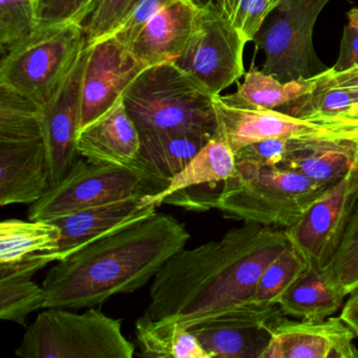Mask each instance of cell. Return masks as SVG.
<instances>
[{
    "instance_id": "obj_1",
    "label": "cell",
    "mask_w": 358,
    "mask_h": 358,
    "mask_svg": "<svg viewBox=\"0 0 358 358\" xmlns=\"http://www.w3.org/2000/svg\"><path fill=\"white\" fill-rule=\"evenodd\" d=\"M289 245L284 228L245 223L183 248L152 278L144 313L189 329L250 305L262 274Z\"/></svg>"
},
{
    "instance_id": "obj_2",
    "label": "cell",
    "mask_w": 358,
    "mask_h": 358,
    "mask_svg": "<svg viewBox=\"0 0 358 358\" xmlns=\"http://www.w3.org/2000/svg\"><path fill=\"white\" fill-rule=\"evenodd\" d=\"M189 238L181 222L157 211L119 228L49 270L43 282L45 309H87L115 295L136 292L185 248Z\"/></svg>"
},
{
    "instance_id": "obj_3",
    "label": "cell",
    "mask_w": 358,
    "mask_h": 358,
    "mask_svg": "<svg viewBox=\"0 0 358 358\" xmlns=\"http://www.w3.org/2000/svg\"><path fill=\"white\" fill-rule=\"evenodd\" d=\"M173 62L146 68L122 96L131 118L144 133H183L213 138V98Z\"/></svg>"
},
{
    "instance_id": "obj_4",
    "label": "cell",
    "mask_w": 358,
    "mask_h": 358,
    "mask_svg": "<svg viewBox=\"0 0 358 358\" xmlns=\"http://www.w3.org/2000/svg\"><path fill=\"white\" fill-rule=\"evenodd\" d=\"M329 188L284 167L236 161V173L222 184L215 208L245 223L285 229Z\"/></svg>"
},
{
    "instance_id": "obj_5",
    "label": "cell",
    "mask_w": 358,
    "mask_h": 358,
    "mask_svg": "<svg viewBox=\"0 0 358 358\" xmlns=\"http://www.w3.org/2000/svg\"><path fill=\"white\" fill-rule=\"evenodd\" d=\"M16 355L22 358H131L135 345L122 332V320L96 307L76 313L45 308L27 329Z\"/></svg>"
},
{
    "instance_id": "obj_6",
    "label": "cell",
    "mask_w": 358,
    "mask_h": 358,
    "mask_svg": "<svg viewBox=\"0 0 358 358\" xmlns=\"http://www.w3.org/2000/svg\"><path fill=\"white\" fill-rule=\"evenodd\" d=\"M87 45L83 24H54L7 52L0 64V87L43 106L70 72Z\"/></svg>"
},
{
    "instance_id": "obj_7",
    "label": "cell",
    "mask_w": 358,
    "mask_h": 358,
    "mask_svg": "<svg viewBox=\"0 0 358 358\" xmlns=\"http://www.w3.org/2000/svg\"><path fill=\"white\" fill-rule=\"evenodd\" d=\"M163 188L138 167L80 158L68 175L29 208V220L51 221L70 213L134 196H154Z\"/></svg>"
},
{
    "instance_id": "obj_8",
    "label": "cell",
    "mask_w": 358,
    "mask_h": 358,
    "mask_svg": "<svg viewBox=\"0 0 358 358\" xmlns=\"http://www.w3.org/2000/svg\"><path fill=\"white\" fill-rule=\"evenodd\" d=\"M332 0H282L266 18L253 43L265 54L262 71L282 83L309 79L327 70L316 55L313 29Z\"/></svg>"
},
{
    "instance_id": "obj_9",
    "label": "cell",
    "mask_w": 358,
    "mask_h": 358,
    "mask_svg": "<svg viewBox=\"0 0 358 358\" xmlns=\"http://www.w3.org/2000/svg\"><path fill=\"white\" fill-rule=\"evenodd\" d=\"M246 39L215 5L200 8L194 34L173 62L210 95L219 96L243 75Z\"/></svg>"
},
{
    "instance_id": "obj_10",
    "label": "cell",
    "mask_w": 358,
    "mask_h": 358,
    "mask_svg": "<svg viewBox=\"0 0 358 358\" xmlns=\"http://www.w3.org/2000/svg\"><path fill=\"white\" fill-rule=\"evenodd\" d=\"M358 202V163L331 186L294 224L285 228L308 267L322 271L336 250Z\"/></svg>"
},
{
    "instance_id": "obj_11",
    "label": "cell",
    "mask_w": 358,
    "mask_h": 358,
    "mask_svg": "<svg viewBox=\"0 0 358 358\" xmlns=\"http://www.w3.org/2000/svg\"><path fill=\"white\" fill-rule=\"evenodd\" d=\"M217 131L234 152L248 144L274 138L285 139L353 140L358 141L357 127L324 124L296 118L280 110H253L232 108L213 98Z\"/></svg>"
},
{
    "instance_id": "obj_12",
    "label": "cell",
    "mask_w": 358,
    "mask_h": 358,
    "mask_svg": "<svg viewBox=\"0 0 358 358\" xmlns=\"http://www.w3.org/2000/svg\"><path fill=\"white\" fill-rule=\"evenodd\" d=\"M89 48L85 45L47 103L43 104V129L50 184L59 183L81 158L77 148L80 129L83 80Z\"/></svg>"
},
{
    "instance_id": "obj_13",
    "label": "cell",
    "mask_w": 358,
    "mask_h": 358,
    "mask_svg": "<svg viewBox=\"0 0 358 358\" xmlns=\"http://www.w3.org/2000/svg\"><path fill=\"white\" fill-rule=\"evenodd\" d=\"M87 45L80 129L114 108L129 85L148 68L115 37H103Z\"/></svg>"
},
{
    "instance_id": "obj_14",
    "label": "cell",
    "mask_w": 358,
    "mask_h": 358,
    "mask_svg": "<svg viewBox=\"0 0 358 358\" xmlns=\"http://www.w3.org/2000/svg\"><path fill=\"white\" fill-rule=\"evenodd\" d=\"M282 315L278 305L250 303L189 330L210 358H262Z\"/></svg>"
},
{
    "instance_id": "obj_15",
    "label": "cell",
    "mask_w": 358,
    "mask_h": 358,
    "mask_svg": "<svg viewBox=\"0 0 358 358\" xmlns=\"http://www.w3.org/2000/svg\"><path fill=\"white\" fill-rule=\"evenodd\" d=\"M356 335L341 317L280 318L262 358H357Z\"/></svg>"
},
{
    "instance_id": "obj_16",
    "label": "cell",
    "mask_w": 358,
    "mask_h": 358,
    "mask_svg": "<svg viewBox=\"0 0 358 358\" xmlns=\"http://www.w3.org/2000/svg\"><path fill=\"white\" fill-rule=\"evenodd\" d=\"M156 207L148 196H134L51 220L60 228L62 238L59 248L45 259V264L62 261L106 234L150 217Z\"/></svg>"
},
{
    "instance_id": "obj_17",
    "label": "cell",
    "mask_w": 358,
    "mask_h": 358,
    "mask_svg": "<svg viewBox=\"0 0 358 358\" xmlns=\"http://www.w3.org/2000/svg\"><path fill=\"white\" fill-rule=\"evenodd\" d=\"M50 186L45 138L0 142V206L33 204Z\"/></svg>"
},
{
    "instance_id": "obj_18",
    "label": "cell",
    "mask_w": 358,
    "mask_h": 358,
    "mask_svg": "<svg viewBox=\"0 0 358 358\" xmlns=\"http://www.w3.org/2000/svg\"><path fill=\"white\" fill-rule=\"evenodd\" d=\"M200 8L173 0L152 17L127 47L146 66L173 62L189 43Z\"/></svg>"
},
{
    "instance_id": "obj_19",
    "label": "cell",
    "mask_w": 358,
    "mask_h": 358,
    "mask_svg": "<svg viewBox=\"0 0 358 358\" xmlns=\"http://www.w3.org/2000/svg\"><path fill=\"white\" fill-rule=\"evenodd\" d=\"M140 133L121 99L97 120L80 129L77 148L92 162L131 166L140 150Z\"/></svg>"
},
{
    "instance_id": "obj_20",
    "label": "cell",
    "mask_w": 358,
    "mask_h": 358,
    "mask_svg": "<svg viewBox=\"0 0 358 358\" xmlns=\"http://www.w3.org/2000/svg\"><path fill=\"white\" fill-rule=\"evenodd\" d=\"M358 163V141L291 139L280 167L301 173L318 185L331 187Z\"/></svg>"
},
{
    "instance_id": "obj_21",
    "label": "cell",
    "mask_w": 358,
    "mask_h": 358,
    "mask_svg": "<svg viewBox=\"0 0 358 358\" xmlns=\"http://www.w3.org/2000/svg\"><path fill=\"white\" fill-rule=\"evenodd\" d=\"M210 139L194 134H140L139 155L131 165L143 171L164 190Z\"/></svg>"
},
{
    "instance_id": "obj_22",
    "label": "cell",
    "mask_w": 358,
    "mask_h": 358,
    "mask_svg": "<svg viewBox=\"0 0 358 358\" xmlns=\"http://www.w3.org/2000/svg\"><path fill=\"white\" fill-rule=\"evenodd\" d=\"M314 85V78L296 79L282 83L275 77L257 70L255 66L245 75L236 92L219 95L226 106L243 110H280L307 95Z\"/></svg>"
},
{
    "instance_id": "obj_23",
    "label": "cell",
    "mask_w": 358,
    "mask_h": 358,
    "mask_svg": "<svg viewBox=\"0 0 358 358\" xmlns=\"http://www.w3.org/2000/svg\"><path fill=\"white\" fill-rule=\"evenodd\" d=\"M236 169V152L223 140L211 138L192 160L169 181L163 192L148 196V201L159 206L173 192L192 187H205L223 184Z\"/></svg>"
},
{
    "instance_id": "obj_24",
    "label": "cell",
    "mask_w": 358,
    "mask_h": 358,
    "mask_svg": "<svg viewBox=\"0 0 358 358\" xmlns=\"http://www.w3.org/2000/svg\"><path fill=\"white\" fill-rule=\"evenodd\" d=\"M62 231L49 221L8 219L0 223V265L17 264L36 257L45 259L60 246Z\"/></svg>"
},
{
    "instance_id": "obj_25",
    "label": "cell",
    "mask_w": 358,
    "mask_h": 358,
    "mask_svg": "<svg viewBox=\"0 0 358 358\" xmlns=\"http://www.w3.org/2000/svg\"><path fill=\"white\" fill-rule=\"evenodd\" d=\"M135 327L142 357L210 358L196 335L178 322L152 320L143 313Z\"/></svg>"
},
{
    "instance_id": "obj_26",
    "label": "cell",
    "mask_w": 358,
    "mask_h": 358,
    "mask_svg": "<svg viewBox=\"0 0 358 358\" xmlns=\"http://www.w3.org/2000/svg\"><path fill=\"white\" fill-rule=\"evenodd\" d=\"M343 299L329 286L322 271L307 266L278 306L285 315L320 320L336 313L343 308Z\"/></svg>"
},
{
    "instance_id": "obj_27",
    "label": "cell",
    "mask_w": 358,
    "mask_h": 358,
    "mask_svg": "<svg viewBox=\"0 0 358 358\" xmlns=\"http://www.w3.org/2000/svg\"><path fill=\"white\" fill-rule=\"evenodd\" d=\"M36 272L24 263L0 265V318L26 326L32 312L45 308L47 293L33 282Z\"/></svg>"
},
{
    "instance_id": "obj_28",
    "label": "cell",
    "mask_w": 358,
    "mask_h": 358,
    "mask_svg": "<svg viewBox=\"0 0 358 358\" xmlns=\"http://www.w3.org/2000/svg\"><path fill=\"white\" fill-rule=\"evenodd\" d=\"M313 78L311 91L280 112L314 121L336 116L353 106L351 94L337 80L334 68H328Z\"/></svg>"
},
{
    "instance_id": "obj_29",
    "label": "cell",
    "mask_w": 358,
    "mask_h": 358,
    "mask_svg": "<svg viewBox=\"0 0 358 358\" xmlns=\"http://www.w3.org/2000/svg\"><path fill=\"white\" fill-rule=\"evenodd\" d=\"M322 273L332 290L345 299L358 288V202Z\"/></svg>"
},
{
    "instance_id": "obj_30",
    "label": "cell",
    "mask_w": 358,
    "mask_h": 358,
    "mask_svg": "<svg viewBox=\"0 0 358 358\" xmlns=\"http://www.w3.org/2000/svg\"><path fill=\"white\" fill-rule=\"evenodd\" d=\"M307 264L299 251L289 245L262 274L255 289L253 303L278 305L280 297L306 269Z\"/></svg>"
},
{
    "instance_id": "obj_31",
    "label": "cell",
    "mask_w": 358,
    "mask_h": 358,
    "mask_svg": "<svg viewBox=\"0 0 358 358\" xmlns=\"http://www.w3.org/2000/svg\"><path fill=\"white\" fill-rule=\"evenodd\" d=\"M38 29L35 0H0V47L10 51Z\"/></svg>"
},
{
    "instance_id": "obj_32",
    "label": "cell",
    "mask_w": 358,
    "mask_h": 358,
    "mask_svg": "<svg viewBox=\"0 0 358 358\" xmlns=\"http://www.w3.org/2000/svg\"><path fill=\"white\" fill-rule=\"evenodd\" d=\"M282 0H217L220 13L247 43L255 41L266 18Z\"/></svg>"
},
{
    "instance_id": "obj_33",
    "label": "cell",
    "mask_w": 358,
    "mask_h": 358,
    "mask_svg": "<svg viewBox=\"0 0 358 358\" xmlns=\"http://www.w3.org/2000/svg\"><path fill=\"white\" fill-rule=\"evenodd\" d=\"M139 1L100 0L90 17L83 24L87 45H91L110 34Z\"/></svg>"
},
{
    "instance_id": "obj_34",
    "label": "cell",
    "mask_w": 358,
    "mask_h": 358,
    "mask_svg": "<svg viewBox=\"0 0 358 358\" xmlns=\"http://www.w3.org/2000/svg\"><path fill=\"white\" fill-rule=\"evenodd\" d=\"M93 0H35L38 28L77 22L83 24Z\"/></svg>"
},
{
    "instance_id": "obj_35",
    "label": "cell",
    "mask_w": 358,
    "mask_h": 358,
    "mask_svg": "<svg viewBox=\"0 0 358 358\" xmlns=\"http://www.w3.org/2000/svg\"><path fill=\"white\" fill-rule=\"evenodd\" d=\"M173 1V0H140L129 12V15L108 36L115 37L125 47H129L146 24Z\"/></svg>"
},
{
    "instance_id": "obj_36",
    "label": "cell",
    "mask_w": 358,
    "mask_h": 358,
    "mask_svg": "<svg viewBox=\"0 0 358 358\" xmlns=\"http://www.w3.org/2000/svg\"><path fill=\"white\" fill-rule=\"evenodd\" d=\"M291 139L274 138L248 144L236 152V161H246L264 166H282L290 152Z\"/></svg>"
},
{
    "instance_id": "obj_37",
    "label": "cell",
    "mask_w": 358,
    "mask_h": 358,
    "mask_svg": "<svg viewBox=\"0 0 358 358\" xmlns=\"http://www.w3.org/2000/svg\"><path fill=\"white\" fill-rule=\"evenodd\" d=\"M355 66H358V31L348 24L343 29L338 59L333 68L336 72H343Z\"/></svg>"
},
{
    "instance_id": "obj_38",
    "label": "cell",
    "mask_w": 358,
    "mask_h": 358,
    "mask_svg": "<svg viewBox=\"0 0 358 358\" xmlns=\"http://www.w3.org/2000/svg\"><path fill=\"white\" fill-rule=\"evenodd\" d=\"M348 296L349 299L343 303L339 317L351 328L356 337H358V288Z\"/></svg>"
},
{
    "instance_id": "obj_39",
    "label": "cell",
    "mask_w": 358,
    "mask_h": 358,
    "mask_svg": "<svg viewBox=\"0 0 358 358\" xmlns=\"http://www.w3.org/2000/svg\"><path fill=\"white\" fill-rule=\"evenodd\" d=\"M336 78L351 94L353 106H358V66H352L343 72H336Z\"/></svg>"
},
{
    "instance_id": "obj_40",
    "label": "cell",
    "mask_w": 358,
    "mask_h": 358,
    "mask_svg": "<svg viewBox=\"0 0 358 358\" xmlns=\"http://www.w3.org/2000/svg\"><path fill=\"white\" fill-rule=\"evenodd\" d=\"M313 122L324 123V124L347 125V127H357L358 129V106H353L349 110L341 113L334 117L317 119Z\"/></svg>"
},
{
    "instance_id": "obj_41",
    "label": "cell",
    "mask_w": 358,
    "mask_h": 358,
    "mask_svg": "<svg viewBox=\"0 0 358 358\" xmlns=\"http://www.w3.org/2000/svg\"><path fill=\"white\" fill-rule=\"evenodd\" d=\"M348 24H352L358 31V8H353L348 13Z\"/></svg>"
},
{
    "instance_id": "obj_42",
    "label": "cell",
    "mask_w": 358,
    "mask_h": 358,
    "mask_svg": "<svg viewBox=\"0 0 358 358\" xmlns=\"http://www.w3.org/2000/svg\"><path fill=\"white\" fill-rule=\"evenodd\" d=\"M189 1L198 8H204L206 6L215 5L217 0H189Z\"/></svg>"
},
{
    "instance_id": "obj_43",
    "label": "cell",
    "mask_w": 358,
    "mask_h": 358,
    "mask_svg": "<svg viewBox=\"0 0 358 358\" xmlns=\"http://www.w3.org/2000/svg\"><path fill=\"white\" fill-rule=\"evenodd\" d=\"M100 0H96L95 5H97L98 3H99Z\"/></svg>"
}]
</instances>
